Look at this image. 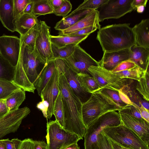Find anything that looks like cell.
<instances>
[{
    "label": "cell",
    "instance_id": "cell-1",
    "mask_svg": "<svg viewBox=\"0 0 149 149\" xmlns=\"http://www.w3.org/2000/svg\"><path fill=\"white\" fill-rule=\"evenodd\" d=\"M37 52L21 44L13 82L25 91L34 93V84L46 65Z\"/></svg>",
    "mask_w": 149,
    "mask_h": 149
},
{
    "label": "cell",
    "instance_id": "cell-2",
    "mask_svg": "<svg viewBox=\"0 0 149 149\" xmlns=\"http://www.w3.org/2000/svg\"><path fill=\"white\" fill-rule=\"evenodd\" d=\"M58 70L59 89L62 95L64 114L63 128L83 139L87 128L82 119V103L70 88L63 72Z\"/></svg>",
    "mask_w": 149,
    "mask_h": 149
},
{
    "label": "cell",
    "instance_id": "cell-3",
    "mask_svg": "<svg viewBox=\"0 0 149 149\" xmlns=\"http://www.w3.org/2000/svg\"><path fill=\"white\" fill-rule=\"evenodd\" d=\"M130 24H115L101 28L97 39L104 52L130 49L135 44V36Z\"/></svg>",
    "mask_w": 149,
    "mask_h": 149
},
{
    "label": "cell",
    "instance_id": "cell-4",
    "mask_svg": "<svg viewBox=\"0 0 149 149\" xmlns=\"http://www.w3.org/2000/svg\"><path fill=\"white\" fill-rule=\"evenodd\" d=\"M122 124L119 113L116 111L107 112L101 115L86 127L84 137V149H100L97 143L98 136L107 126Z\"/></svg>",
    "mask_w": 149,
    "mask_h": 149
},
{
    "label": "cell",
    "instance_id": "cell-5",
    "mask_svg": "<svg viewBox=\"0 0 149 149\" xmlns=\"http://www.w3.org/2000/svg\"><path fill=\"white\" fill-rule=\"evenodd\" d=\"M101 132L110 140L128 149H149L147 145L132 130L121 124L107 126Z\"/></svg>",
    "mask_w": 149,
    "mask_h": 149
},
{
    "label": "cell",
    "instance_id": "cell-6",
    "mask_svg": "<svg viewBox=\"0 0 149 149\" xmlns=\"http://www.w3.org/2000/svg\"><path fill=\"white\" fill-rule=\"evenodd\" d=\"M122 109L110 103L100 94L95 92L90 98L82 103V115L83 122L87 127L102 114L112 111H118Z\"/></svg>",
    "mask_w": 149,
    "mask_h": 149
},
{
    "label": "cell",
    "instance_id": "cell-7",
    "mask_svg": "<svg viewBox=\"0 0 149 149\" xmlns=\"http://www.w3.org/2000/svg\"><path fill=\"white\" fill-rule=\"evenodd\" d=\"M46 136L48 149H65L83 139L62 127L56 120L47 123Z\"/></svg>",
    "mask_w": 149,
    "mask_h": 149
},
{
    "label": "cell",
    "instance_id": "cell-8",
    "mask_svg": "<svg viewBox=\"0 0 149 149\" xmlns=\"http://www.w3.org/2000/svg\"><path fill=\"white\" fill-rule=\"evenodd\" d=\"M88 71L97 83L99 90L105 88L116 91L122 90L130 81H128L129 79L121 78L100 66H90Z\"/></svg>",
    "mask_w": 149,
    "mask_h": 149
},
{
    "label": "cell",
    "instance_id": "cell-9",
    "mask_svg": "<svg viewBox=\"0 0 149 149\" xmlns=\"http://www.w3.org/2000/svg\"><path fill=\"white\" fill-rule=\"evenodd\" d=\"M133 0H108L98 10L100 22L111 19H117L134 10Z\"/></svg>",
    "mask_w": 149,
    "mask_h": 149
},
{
    "label": "cell",
    "instance_id": "cell-10",
    "mask_svg": "<svg viewBox=\"0 0 149 149\" xmlns=\"http://www.w3.org/2000/svg\"><path fill=\"white\" fill-rule=\"evenodd\" d=\"M70 69L76 74L89 73L88 69L91 66H100L98 62L77 45L72 54L63 59Z\"/></svg>",
    "mask_w": 149,
    "mask_h": 149
},
{
    "label": "cell",
    "instance_id": "cell-11",
    "mask_svg": "<svg viewBox=\"0 0 149 149\" xmlns=\"http://www.w3.org/2000/svg\"><path fill=\"white\" fill-rule=\"evenodd\" d=\"M36 39L35 51L46 63L53 59L50 39V28L44 21H40Z\"/></svg>",
    "mask_w": 149,
    "mask_h": 149
},
{
    "label": "cell",
    "instance_id": "cell-12",
    "mask_svg": "<svg viewBox=\"0 0 149 149\" xmlns=\"http://www.w3.org/2000/svg\"><path fill=\"white\" fill-rule=\"evenodd\" d=\"M31 112L25 107L8 112L0 119V139L11 133L16 132L23 119Z\"/></svg>",
    "mask_w": 149,
    "mask_h": 149
},
{
    "label": "cell",
    "instance_id": "cell-13",
    "mask_svg": "<svg viewBox=\"0 0 149 149\" xmlns=\"http://www.w3.org/2000/svg\"><path fill=\"white\" fill-rule=\"evenodd\" d=\"M21 47L20 38L5 35L0 36V54L15 67L19 60Z\"/></svg>",
    "mask_w": 149,
    "mask_h": 149
},
{
    "label": "cell",
    "instance_id": "cell-14",
    "mask_svg": "<svg viewBox=\"0 0 149 149\" xmlns=\"http://www.w3.org/2000/svg\"><path fill=\"white\" fill-rule=\"evenodd\" d=\"M56 67L64 73L67 83L71 89L79 98L82 103L86 101L90 97L91 93L85 91L81 87L74 72L67 63L62 59H55Z\"/></svg>",
    "mask_w": 149,
    "mask_h": 149
},
{
    "label": "cell",
    "instance_id": "cell-15",
    "mask_svg": "<svg viewBox=\"0 0 149 149\" xmlns=\"http://www.w3.org/2000/svg\"><path fill=\"white\" fill-rule=\"evenodd\" d=\"M123 124L136 134L148 146L149 144V123L143 118H138L118 112Z\"/></svg>",
    "mask_w": 149,
    "mask_h": 149
},
{
    "label": "cell",
    "instance_id": "cell-16",
    "mask_svg": "<svg viewBox=\"0 0 149 149\" xmlns=\"http://www.w3.org/2000/svg\"><path fill=\"white\" fill-rule=\"evenodd\" d=\"M59 70L56 67L52 76L41 93L44 100L49 104L47 119H50L53 115L54 102L59 91Z\"/></svg>",
    "mask_w": 149,
    "mask_h": 149
},
{
    "label": "cell",
    "instance_id": "cell-17",
    "mask_svg": "<svg viewBox=\"0 0 149 149\" xmlns=\"http://www.w3.org/2000/svg\"><path fill=\"white\" fill-rule=\"evenodd\" d=\"M98 10H93L71 26L60 31L58 35H69L90 26H94L99 30L101 28Z\"/></svg>",
    "mask_w": 149,
    "mask_h": 149
},
{
    "label": "cell",
    "instance_id": "cell-18",
    "mask_svg": "<svg viewBox=\"0 0 149 149\" xmlns=\"http://www.w3.org/2000/svg\"><path fill=\"white\" fill-rule=\"evenodd\" d=\"M130 49L104 52L103 57L99 62L100 65L111 71L121 62L129 59Z\"/></svg>",
    "mask_w": 149,
    "mask_h": 149
},
{
    "label": "cell",
    "instance_id": "cell-19",
    "mask_svg": "<svg viewBox=\"0 0 149 149\" xmlns=\"http://www.w3.org/2000/svg\"><path fill=\"white\" fill-rule=\"evenodd\" d=\"M96 92L100 94L110 103L122 109L128 105L131 104L132 102L122 90L116 91L103 88Z\"/></svg>",
    "mask_w": 149,
    "mask_h": 149
},
{
    "label": "cell",
    "instance_id": "cell-20",
    "mask_svg": "<svg viewBox=\"0 0 149 149\" xmlns=\"http://www.w3.org/2000/svg\"><path fill=\"white\" fill-rule=\"evenodd\" d=\"M13 0H0V20L3 26L11 32L15 31Z\"/></svg>",
    "mask_w": 149,
    "mask_h": 149
},
{
    "label": "cell",
    "instance_id": "cell-21",
    "mask_svg": "<svg viewBox=\"0 0 149 149\" xmlns=\"http://www.w3.org/2000/svg\"><path fill=\"white\" fill-rule=\"evenodd\" d=\"M39 23L37 16L32 14L23 13L15 19V31L23 36Z\"/></svg>",
    "mask_w": 149,
    "mask_h": 149
},
{
    "label": "cell",
    "instance_id": "cell-22",
    "mask_svg": "<svg viewBox=\"0 0 149 149\" xmlns=\"http://www.w3.org/2000/svg\"><path fill=\"white\" fill-rule=\"evenodd\" d=\"M149 19L142 20L132 28L134 33L135 45L149 48Z\"/></svg>",
    "mask_w": 149,
    "mask_h": 149
},
{
    "label": "cell",
    "instance_id": "cell-23",
    "mask_svg": "<svg viewBox=\"0 0 149 149\" xmlns=\"http://www.w3.org/2000/svg\"><path fill=\"white\" fill-rule=\"evenodd\" d=\"M130 49L129 60L144 70L149 67V48L135 45Z\"/></svg>",
    "mask_w": 149,
    "mask_h": 149
},
{
    "label": "cell",
    "instance_id": "cell-24",
    "mask_svg": "<svg viewBox=\"0 0 149 149\" xmlns=\"http://www.w3.org/2000/svg\"><path fill=\"white\" fill-rule=\"evenodd\" d=\"M55 59L49 61L44 67L34 84L39 96L52 76L56 68Z\"/></svg>",
    "mask_w": 149,
    "mask_h": 149
},
{
    "label": "cell",
    "instance_id": "cell-25",
    "mask_svg": "<svg viewBox=\"0 0 149 149\" xmlns=\"http://www.w3.org/2000/svg\"><path fill=\"white\" fill-rule=\"evenodd\" d=\"M92 10H85L75 12H72L57 22L54 28L60 31H63L74 24Z\"/></svg>",
    "mask_w": 149,
    "mask_h": 149
},
{
    "label": "cell",
    "instance_id": "cell-26",
    "mask_svg": "<svg viewBox=\"0 0 149 149\" xmlns=\"http://www.w3.org/2000/svg\"><path fill=\"white\" fill-rule=\"evenodd\" d=\"M89 35L79 36L69 35H50V39L51 43L58 47L65 46L66 45L75 44H79L86 39Z\"/></svg>",
    "mask_w": 149,
    "mask_h": 149
},
{
    "label": "cell",
    "instance_id": "cell-27",
    "mask_svg": "<svg viewBox=\"0 0 149 149\" xmlns=\"http://www.w3.org/2000/svg\"><path fill=\"white\" fill-rule=\"evenodd\" d=\"M25 92L19 88L13 93L5 99L8 112L19 109V107L25 99Z\"/></svg>",
    "mask_w": 149,
    "mask_h": 149
},
{
    "label": "cell",
    "instance_id": "cell-28",
    "mask_svg": "<svg viewBox=\"0 0 149 149\" xmlns=\"http://www.w3.org/2000/svg\"><path fill=\"white\" fill-rule=\"evenodd\" d=\"M91 75L85 73L76 74L77 77L82 88L86 92L92 94L98 90L99 88L96 80Z\"/></svg>",
    "mask_w": 149,
    "mask_h": 149
},
{
    "label": "cell",
    "instance_id": "cell-29",
    "mask_svg": "<svg viewBox=\"0 0 149 149\" xmlns=\"http://www.w3.org/2000/svg\"><path fill=\"white\" fill-rule=\"evenodd\" d=\"M15 67L12 65L0 54V79L13 82Z\"/></svg>",
    "mask_w": 149,
    "mask_h": 149
},
{
    "label": "cell",
    "instance_id": "cell-30",
    "mask_svg": "<svg viewBox=\"0 0 149 149\" xmlns=\"http://www.w3.org/2000/svg\"><path fill=\"white\" fill-rule=\"evenodd\" d=\"M137 81V82L135 86L136 89L145 100L149 102V67L146 70L140 80Z\"/></svg>",
    "mask_w": 149,
    "mask_h": 149
},
{
    "label": "cell",
    "instance_id": "cell-31",
    "mask_svg": "<svg viewBox=\"0 0 149 149\" xmlns=\"http://www.w3.org/2000/svg\"><path fill=\"white\" fill-rule=\"evenodd\" d=\"M77 44H72L58 47L51 44L53 59H64L70 56L73 53Z\"/></svg>",
    "mask_w": 149,
    "mask_h": 149
},
{
    "label": "cell",
    "instance_id": "cell-32",
    "mask_svg": "<svg viewBox=\"0 0 149 149\" xmlns=\"http://www.w3.org/2000/svg\"><path fill=\"white\" fill-rule=\"evenodd\" d=\"M49 0H34L32 14L34 15H44L54 13Z\"/></svg>",
    "mask_w": 149,
    "mask_h": 149
},
{
    "label": "cell",
    "instance_id": "cell-33",
    "mask_svg": "<svg viewBox=\"0 0 149 149\" xmlns=\"http://www.w3.org/2000/svg\"><path fill=\"white\" fill-rule=\"evenodd\" d=\"M53 115L56 120L63 128L64 125V114L63 107L62 95L59 90L55 101L53 109Z\"/></svg>",
    "mask_w": 149,
    "mask_h": 149
},
{
    "label": "cell",
    "instance_id": "cell-34",
    "mask_svg": "<svg viewBox=\"0 0 149 149\" xmlns=\"http://www.w3.org/2000/svg\"><path fill=\"white\" fill-rule=\"evenodd\" d=\"M145 70L136 66L127 70L113 73L121 78L130 79L138 81L143 75Z\"/></svg>",
    "mask_w": 149,
    "mask_h": 149
},
{
    "label": "cell",
    "instance_id": "cell-35",
    "mask_svg": "<svg viewBox=\"0 0 149 149\" xmlns=\"http://www.w3.org/2000/svg\"><path fill=\"white\" fill-rule=\"evenodd\" d=\"M39 23L35 26L23 36H20L21 43L24 47L27 46L33 50L35 49V42Z\"/></svg>",
    "mask_w": 149,
    "mask_h": 149
},
{
    "label": "cell",
    "instance_id": "cell-36",
    "mask_svg": "<svg viewBox=\"0 0 149 149\" xmlns=\"http://www.w3.org/2000/svg\"><path fill=\"white\" fill-rule=\"evenodd\" d=\"M19 88L12 82L0 79V99H5Z\"/></svg>",
    "mask_w": 149,
    "mask_h": 149
},
{
    "label": "cell",
    "instance_id": "cell-37",
    "mask_svg": "<svg viewBox=\"0 0 149 149\" xmlns=\"http://www.w3.org/2000/svg\"><path fill=\"white\" fill-rule=\"evenodd\" d=\"M108 0H85L72 12L85 10H96L106 3Z\"/></svg>",
    "mask_w": 149,
    "mask_h": 149
},
{
    "label": "cell",
    "instance_id": "cell-38",
    "mask_svg": "<svg viewBox=\"0 0 149 149\" xmlns=\"http://www.w3.org/2000/svg\"><path fill=\"white\" fill-rule=\"evenodd\" d=\"M32 0H13V12L14 19L23 13L26 5Z\"/></svg>",
    "mask_w": 149,
    "mask_h": 149
},
{
    "label": "cell",
    "instance_id": "cell-39",
    "mask_svg": "<svg viewBox=\"0 0 149 149\" xmlns=\"http://www.w3.org/2000/svg\"><path fill=\"white\" fill-rule=\"evenodd\" d=\"M72 9V5L69 0H65L62 5L54 11L56 15L64 17L67 15Z\"/></svg>",
    "mask_w": 149,
    "mask_h": 149
},
{
    "label": "cell",
    "instance_id": "cell-40",
    "mask_svg": "<svg viewBox=\"0 0 149 149\" xmlns=\"http://www.w3.org/2000/svg\"><path fill=\"white\" fill-rule=\"evenodd\" d=\"M97 143L100 149H113L109 139L101 132L98 136Z\"/></svg>",
    "mask_w": 149,
    "mask_h": 149
},
{
    "label": "cell",
    "instance_id": "cell-41",
    "mask_svg": "<svg viewBox=\"0 0 149 149\" xmlns=\"http://www.w3.org/2000/svg\"><path fill=\"white\" fill-rule=\"evenodd\" d=\"M118 112L125 113L137 118H142L138 109L132 104L127 106Z\"/></svg>",
    "mask_w": 149,
    "mask_h": 149
},
{
    "label": "cell",
    "instance_id": "cell-42",
    "mask_svg": "<svg viewBox=\"0 0 149 149\" xmlns=\"http://www.w3.org/2000/svg\"><path fill=\"white\" fill-rule=\"evenodd\" d=\"M136 66L134 62L128 60L121 62L111 72L114 73L134 68Z\"/></svg>",
    "mask_w": 149,
    "mask_h": 149
},
{
    "label": "cell",
    "instance_id": "cell-43",
    "mask_svg": "<svg viewBox=\"0 0 149 149\" xmlns=\"http://www.w3.org/2000/svg\"><path fill=\"white\" fill-rule=\"evenodd\" d=\"M42 101L38 102L36 105L37 108L41 111L44 116L47 120V111L49 107V104L44 100L42 95H40Z\"/></svg>",
    "mask_w": 149,
    "mask_h": 149
},
{
    "label": "cell",
    "instance_id": "cell-44",
    "mask_svg": "<svg viewBox=\"0 0 149 149\" xmlns=\"http://www.w3.org/2000/svg\"><path fill=\"white\" fill-rule=\"evenodd\" d=\"M97 29L93 26H90L82 29L74 33L70 34V36H79L86 35H90L95 31Z\"/></svg>",
    "mask_w": 149,
    "mask_h": 149
},
{
    "label": "cell",
    "instance_id": "cell-45",
    "mask_svg": "<svg viewBox=\"0 0 149 149\" xmlns=\"http://www.w3.org/2000/svg\"><path fill=\"white\" fill-rule=\"evenodd\" d=\"M7 149H18L22 141L17 139H4Z\"/></svg>",
    "mask_w": 149,
    "mask_h": 149
},
{
    "label": "cell",
    "instance_id": "cell-46",
    "mask_svg": "<svg viewBox=\"0 0 149 149\" xmlns=\"http://www.w3.org/2000/svg\"><path fill=\"white\" fill-rule=\"evenodd\" d=\"M18 149H34V140L28 138L22 141Z\"/></svg>",
    "mask_w": 149,
    "mask_h": 149
},
{
    "label": "cell",
    "instance_id": "cell-47",
    "mask_svg": "<svg viewBox=\"0 0 149 149\" xmlns=\"http://www.w3.org/2000/svg\"><path fill=\"white\" fill-rule=\"evenodd\" d=\"M131 104L137 108L140 111L141 117L149 123V111L142 105L140 106L132 102Z\"/></svg>",
    "mask_w": 149,
    "mask_h": 149
},
{
    "label": "cell",
    "instance_id": "cell-48",
    "mask_svg": "<svg viewBox=\"0 0 149 149\" xmlns=\"http://www.w3.org/2000/svg\"><path fill=\"white\" fill-rule=\"evenodd\" d=\"M8 112H9L6 104L5 100L0 99V119Z\"/></svg>",
    "mask_w": 149,
    "mask_h": 149
},
{
    "label": "cell",
    "instance_id": "cell-49",
    "mask_svg": "<svg viewBox=\"0 0 149 149\" xmlns=\"http://www.w3.org/2000/svg\"><path fill=\"white\" fill-rule=\"evenodd\" d=\"M65 0H49L52 8L55 10L59 8L63 4Z\"/></svg>",
    "mask_w": 149,
    "mask_h": 149
},
{
    "label": "cell",
    "instance_id": "cell-50",
    "mask_svg": "<svg viewBox=\"0 0 149 149\" xmlns=\"http://www.w3.org/2000/svg\"><path fill=\"white\" fill-rule=\"evenodd\" d=\"M34 149H48L47 143L43 141L34 140Z\"/></svg>",
    "mask_w": 149,
    "mask_h": 149
},
{
    "label": "cell",
    "instance_id": "cell-51",
    "mask_svg": "<svg viewBox=\"0 0 149 149\" xmlns=\"http://www.w3.org/2000/svg\"><path fill=\"white\" fill-rule=\"evenodd\" d=\"M148 0H133L131 5L134 10H136V8L141 5H143L146 6Z\"/></svg>",
    "mask_w": 149,
    "mask_h": 149
},
{
    "label": "cell",
    "instance_id": "cell-52",
    "mask_svg": "<svg viewBox=\"0 0 149 149\" xmlns=\"http://www.w3.org/2000/svg\"><path fill=\"white\" fill-rule=\"evenodd\" d=\"M33 5L34 0H32L26 6L23 11V13L32 14Z\"/></svg>",
    "mask_w": 149,
    "mask_h": 149
},
{
    "label": "cell",
    "instance_id": "cell-53",
    "mask_svg": "<svg viewBox=\"0 0 149 149\" xmlns=\"http://www.w3.org/2000/svg\"><path fill=\"white\" fill-rule=\"evenodd\" d=\"M110 140V141L113 149H123L122 146L112 140Z\"/></svg>",
    "mask_w": 149,
    "mask_h": 149
},
{
    "label": "cell",
    "instance_id": "cell-54",
    "mask_svg": "<svg viewBox=\"0 0 149 149\" xmlns=\"http://www.w3.org/2000/svg\"><path fill=\"white\" fill-rule=\"evenodd\" d=\"M65 149H80V148L77 143H74L71 144Z\"/></svg>",
    "mask_w": 149,
    "mask_h": 149
},
{
    "label": "cell",
    "instance_id": "cell-55",
    "mask_svg": "<svg viewBox=\"0 0 149 149\" xmlns=\"http://www.w3.org/2000/svg\"><path fill=\"white\" fill-rule=\"evenodd\" d=\"M145 6L143 5H141L138 6L136 9L137 12L139 13H142L144 11Z\"/></svg>",
    "mask_w": 149,
    "mask_h": 149
},
{
    "label": "cell",
    "instance_id": "cell-56",
    "mask_svg": "<svg viewBox=\"0 0 149 149\" xmlns=\"http://www.w3.org/2000/svg\"><path fill=\"white\" fill-rule=\"evenodd\" d=\"M0 149H7L4 139L0 140Z\"/></svg>",
    "mask_w": 149,
    "mask_h": 149
},
{
    "label": "cell",
    "instance_id": "cell-57",
    "mask_svg": "<svg viewBox=\"0 0 149 149\" xmlns=\"http://www.w3.org/2000/svg\"><path fill=\"white\" fill-rule=\"evenodd\" d=\"M122 148H123V149H128L126 148H123V147H122Z\"/></svg>",
    "mask_w": 149,
    "mask_h": 149
}]
</instances>
